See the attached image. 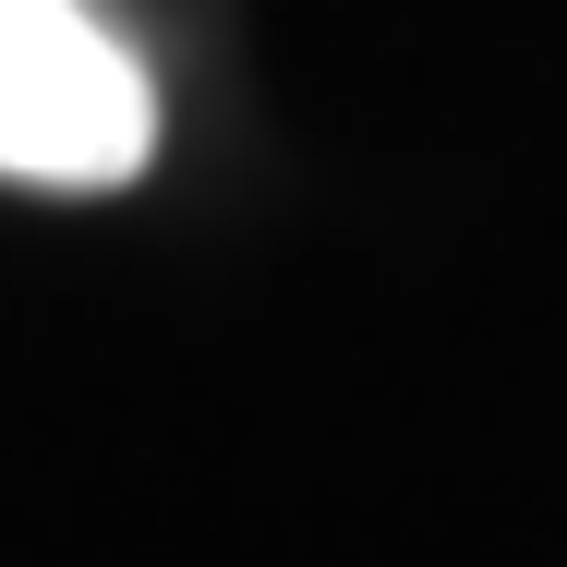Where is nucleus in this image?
Here are the masks:
<instances>
[{
	"mask_svg": "<svg viewBox=\"0 0 567 567\" xmlns=\"http://www.w3.org/2000/svg\"><path fill=\"white\" fill-rule=\"evenodd\" d=\"M157 145V85L85 0H0V182L110 194Z\"/></svg>",
	"mask_w": 567,
	"mask_h": 567,
	"instance_id": "obj_1",
	"label": "nucleus"
}]
</instances>
